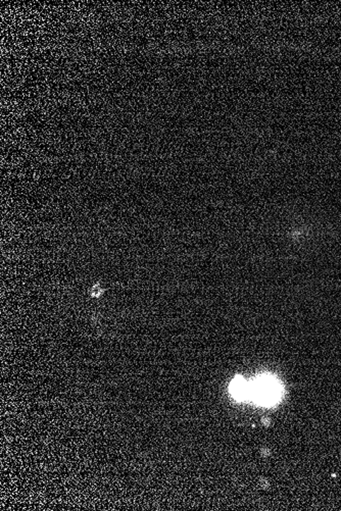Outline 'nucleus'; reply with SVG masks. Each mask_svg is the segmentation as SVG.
Listing matches in <instances>:
<instances>
[{
	"label": "nucleus",
	"instance_id": "obj_1",
	"mask_svg": "<svg viewBox=\"0 0 341 511\" xmlns=\"http://www.w3.org/2000/svg\"><path fill=\"white\" fill-rule=\"evenodd\" d=\"M231 392L236 398L243 399L251 395V386L242 378H236L231 384Z\"/></svg>",
	"mask_w": 341,
	"mask_h": 511
}]
</instances>
